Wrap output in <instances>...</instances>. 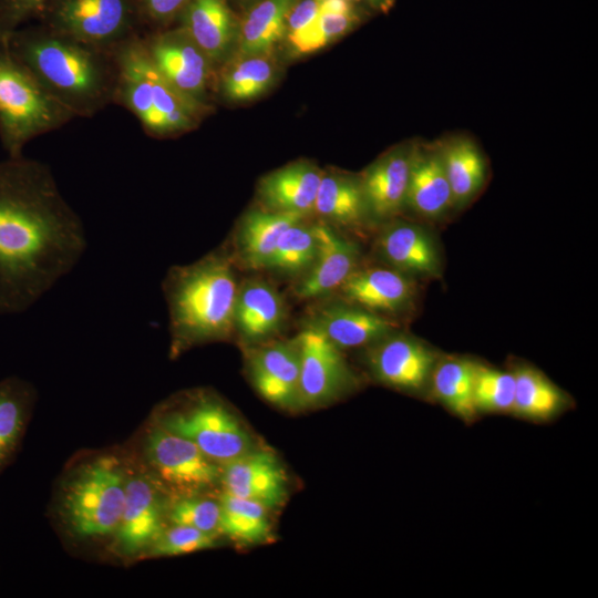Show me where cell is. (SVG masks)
<instances>
[{
	"label": "cell",
	"instance_id": "1",
	"mask_svg": "<svg viewBox=\"0 0 598 598\" xmlns=\"http://www.w3.org/2000/svg\"><path fill=\"white\" fill-rule=\"evenodd\" d=\"M85 249L83 223L50 166L23 155L0 161V315L31 308Z\"/></svg>",
	"mask_w": 598,
	"mask_h": 598
},
{
	"label": "cell",
	"instance_id": "2",
	"mask_svg": "<svg viewBox=\"0 0 598 598\" xmlns=\"http://www.w3.org/2000/svg\"><path fill=\"white\" fill-rule=\"evenodd\" d=\"M7 42L44 90L75 117L90 118L113 104L117 83L115 52L39 22L17 29Z\"/></svg>",
	"mask_w": 598,
	"mask_h": 598
},
{
	"label": "cell",
	"instance_id": "3",
	"mask_svg": "<svg viewBox=\"0 0 598 598\" xmlns=\"http://www.w3.org/2000/svg\"><path fill=\"white\" fill-rule=\"evenodd\" d=\"M238 288L233 262L220 251L172 267L163 281L172 354L228 339L235 332Z\"/></svg>",
	"mask_w": 598,
	"mask_h": 598
},
{
	"label": "cell",
	"instance_id": "4",
	"mask_svg": "<svg viewBox=\"0 0 598 598\" xmlns=\"http://www.w3.org/2000/svg\"><path fill=\"white\" fill-rule=\"evenodd\" d=\"M117 83L113 104L131 112L144 132L168 137L199 123L209 106L176 91L157 71L138 37L115 51Z\"/></svg>",
	"mask_w": 598,
	"mask_h": 598
},
{
	"label": "cell",
	"instance_id": "5",
	"mask_svg": "<svg viewBox=\"0 0 598 598\" xmlns=\"http://www.w3.org/2000/svg\"><path fill=\"white\" fill-rule=\"evenodd\" d=\"M74 118L0 40V142L8 156L23 155L29 142Z\"/></svg>",
	"mask_w": 598,
	"mask_h": 598
},
{
	"label": "cell",
	"instance_id": "6",
	"mask_svg": "<svg viewBox=\"0 0 598 598\" xmlns=\"http://www.w3.org/2000/svg\"><path fill=\"white\" fill-rule=\"evenodd\" d=\"M127 476L118 458L104 455L82 465L66 482L61 514L80 538L114 534L122 515Z\"/></svg>",
	"mask_w": 598,
	"mask_h": 598
},
{
	"label": "cell",
	"instance_id": "7",
	"mask_svg": "<svg viewBox=\"0 0 598 598\" xmlns=\"http://www.w3.org/2000/svg\"><path fill=\"white\" fill-rule=\"evenodd\" d=\"M34 20L110 52L145 34L135 0H48Z\"/></svg>",
	"mask_w": 598,
	"mask_h": 598
},
{
	"label": "cell",
	"instance_id": "8",
	"mask_svg": "<svg viewBox=\"0 0 598 598\" xmlns=\"http://www.w3.org/2000/svg\"><path fill=\"white\" fill-rule=\"evenodd\" d=\"M158 423L193 442L220 465L257 447L239 419L219 400L207 394L197 395L183 409L163 414Z\"/></svg>",
	"mask_w": 598,
	"mask_h": 598
},
{
	"label": "cell",
	"instance_id": "9",
	"mask_svg": "<svg viewBox=\"0 0 598 598\" xmlns=\"http://www.w3.org/2000/svg\"><path fill=\"white\" fill-rule=\"evenodd\" d=\"M144 452L157 478L178 496L202 494L219 483L220 464L159 425L148 433Z\"/></svg>",
	"mask_w": 598,
	"mask_h": 598
},
{
	"label": "cell",
	"instance_id": "10",
	"mask_svg": "<svg viewBox=\"0 0 598 598\" xmlns=\"http://www.w3.org/2000/svg\"><path fill=\"white\" fill-rule=\"evenodd\" d=\"M300 346V400L303 409L320 408L351 393L359 383L342 350L318 329L306 326Z\"/></svg>",
	"mask_w": 598,
	"mask_h": 598
},
{
	"label": "cell",
	"instance_id": "11",
	"mask_svg": "<svg viewBox=\"0 0 598 598\" xmlns=\"http://www.w3.org/2000/svg\"><path fill=\"white\" fill-rule=\"evenodd\" d=\"M143 43L157 71L176 91L208 106L214 64L183 28L146 33Z\"/></svg>",
	"mask_w": 598,
	"mask_h": 598
},
{
	"label": "cell",
	"instance_id": "12",
	"mask_svg": "<svg viewBox=\"0 0 598 598\" xmlns=\"http://www.w3.org/2000/svg\"><path fill=\"white\" fill-rule=\"evenodd\" d=\"M439 354L419 339L396 331L369 346L367 364L380 383L410 394L429 392Z\"/></svg>",
	"mask_w": 598,
	"mask_h": 598
},
{
	"label": "cell",
	"instance_id": "13",
	"mask_svg": "<svg viewBox=\"0 0 598 598\" xmlns=\"http://www.w3.org/2000/svg\"><path fill=\"white\" fill-rule=\"evenodd\" d=\"M247 371L256 391L286 411L302 410L298 338L248 346Z\"/></svg>",
	"mask_w": 598,
	"mask_h": 598
},
{
	"label": "cell",
	"instance_id": "14",
	"mask_svg": "<svg viewBox=\"0 0 598 598\" xmlns=\"http://www.w3.org/2000/svg\"><path fill=\"white\" fill-rule=\"evenodd\" d=\"M224 492L254 501L272 511L289 496V480L278 456L269 450L252 451L220 465Z\"/></svg>",
	"mask_w": 598,
	"mask_h": 598
},
{
	"label": "cell",
	"instance_id": "15",
	"mask_svg": "<svg viewBox=\"0 0 598 598\" xmlns=\"http://www.w3.org/2000/svg\"><path fill=\"white\" fill-rule=\"evenodd\" d=\"M165 515L156 485L143 475L127 477L122 515L114 533L118 551L126 556L146 553L164 530Z\"/></svg>",
	"mask_w": 598,
	"mask_h": 598
},
{
	"label": "cell",
	"instance_id": "16",
	"mask_svg": "<svg viewBox=\"0 0 598 598\" xmlns=\"http://www.w3.org/2000/svg\"><path fill=\"white\" fill-rule=\"evenodd\" d=\"M317 254L311 267L293 287L298 299L323 298L338 290L358 268L360 251L352 240L338 234L328 223H315Z\"/></svg>",
	"mask_w": 598,
	"mask_h": 598
},
{
	"label": "cell",
	"instance_id": "17",
	"mask_svg": "<svg viewBox=\"0 0 598 598\" xmlns=\"http://www.w3.org/2000/svg\"><path fill=\"white\" fill-rule=\"evenodd\" d=\"M307 326L318 329L343 350L370 346L396 331L399 323L388 316L342 299L317 307Z\"/></svg>",
	"mask_w": 598,
	"mask_h": 598
},
{
	"label": "cell",
	"instance_id": "18",
	"mask_svg": "<svg viewBox=\"0 0 598 598\" xmlns=\"http://www.w3.org/2000/svg\"><path fill=\"white\" fill-rule=\"evenodd\" d=\"M414 147L400 145L373 162L360 179L369 214L385 219L406 202Z\"/></svg>",
	"mask_w": 598,
	"mask_h": 598
},
{
	"label": "cell",
	"instance_id": "19",
	"mask_svg": "<svg viewBox=\"0 0 598 598\" xmlns=\"http://www.w3.org/2000/svg\"><path fill=\"white\" fill-rule=\"evenodd\" d=\"M285 301L278 290L264 280H249L238 288L234 331L246 347L269 341L283 327Z\"/></svg>",
	"mask_w": 598,
	"mask_h": 598
},
{
	"label": "cell",
	"instance_id": "20",
	"mask_svg": "<svg viewBox=\"0 0 598 598\" xmlns=\"http://www.w3.org/2000/svg\"><path fill=\"white\" fill-rule=\"evenodd\" d=\"M343 300L384 316L408 307L414 296L410 276L392 268H357L338 289Z\"/></svg>",
	"mask_w": 598,
	"mask_h": 598
},
{
	"label": "cell",
	"instance_id": "21",
	"mask_svg": "<svg viewBox=\"0 0 598 598\" xmlns=\"http://www.w3.org/2000/svg\"><path fill=\"white\" fill-rule=\"evenodd\" d=\"M377 247L390 267L408 276L437 277L441 272L437 247L429 231L420 225H389L379 235Z\"/></svg>",
	"mask_w": 598,
	"mask_h": 598
},
{
	"label": "cell",
	"instance_id": "22",
	"mask_svg": "<svg viewBox=\"0 0 598 598\" xmlns=\"http://www.w3.org/2000/svg\"><path fill=\"white\" fill-rule=\"evenodd\" d=\"M322 175L310 163H292L264 176L258 192L269 210L308 216L313 212Z\"/></svg>",
	"mask_w": 598,
	"mask_h": 598
},
{
	"label": "cell",
	"instance_id": "23",
	"mask_svg": "<svg viewBox=\"0 0 598 598\" xmlns=\"http://www.w3.org/2000/svg\"><path fill=\"white\" fill-rule=\"evenodd\" d=\"M405 206L427 219H437L453 207L440 147H414Z\"/></svg>",
	"mask_w": 598,
	"mask_h": 598
},
{
	"label": "cell",
	"instance_id": "24",
	"mask_svg": "<svg viewBox=\"0 0 598 598\" xmlns=\"http://www.w3.org/2000/svg\"><path fill=\"white\" fill-rule=\"evenodd\" d=\"M178 22L214 65L227 56L235 24L226 0H189Z\"/></svg>",
	"mask_w": 598,
	"mask_h": 598
},
{
	"label": "cell",
	"instance_id": "25",
	"mask_svg": "<svg viewBox=\"0 0 598 598\" xmlns=\"http://www.w3.org/2000/svg\"><path fill=\"white\" fill-rule=\"evenodd\" d=\"M307 216L274 210H251L240 220L236 248L244 266L266 269L281 234L292 224Z\"/></svg>",
	"mask_w": 598,
	"mask_h": 598
},
{
	"label": "cell",
	"instance_id": "26",
	"mask_svg": "<svg viewBox=\"0 0 598 598\" xmlns=\"http://www.w3.org/2000/svg\"><path fill=\"white\" fill-rule=\"evenodd\" d=\"M476 363L463 357H439L429 385L430 395L466 424L478 416L473 403Z\"/></svg>",
	"mask_w": 598,
	"mask_h": 598
},
{
	"label": "cell",
	"instance_id": "27",
	"mask_svg": "<svg viewBox=\"0 0 598 598\" xmlns=\"http://www.w3.org/2000/svg\"><path fill=\"white\" fill-rule=\"evenodd\" d=\"M512 372L515 378L512 414L515 416L535 423H546L569 408L568 395L537 369L517 364Z\"/></svg>",
	"mask_w": 598,
	"mask_h": 598
},
{
	"label": "cell",
	"instance_id": "28",
	"mask_svg": "<svg viewBox=\"0 0 598 598\" xmlns=\"http://www.w3.org/2000/svg\"><path fill=\"white\" fill-rule=\"evenodd\" d=\"M313 212L324 220L340 226H361L369 210L360 179L337 173H323Z\"/></svg>",
	"mask_w": 598,
	"mask_h": 598
},
{
	"label": "cell",
	"instance_id": "29",
	"mask_svg": "<svg viewBox=\"0 0 598 598\" xmlns=\"http://www.w3.org/2000/svg\"><path fill=\"white\" fill-rule=\"evenodd\" d=\"M453 206L463 207L481 190L486 178V163L476 144L457 137L440 147Z\"/></svg>",
	"mask_w": 598,
	"mask_h": 598
},
{
	"label": "cell",
	"instance_id": "30",
	"mask_svg": "<svg viewBox=\"0 0 598 598\" xmlns=\"http://www.w3.org/2000/svg\"><path fill=\"white\" fill-rule=\"evenodd\" d=\"M219 535L240 546L272 540V524L267 507L223 491L219 497Z\"/></svg>",
	"mask_w": 598,
	"mask_h": 598
},
{
	"label": "cell",
	"instance_id": "31",
	"mask_svg": "<svg viewBox=\"0 0 598 598\" xmlns=\"http://www.w3.org/2000/svg\"><path fill=\"white\" fill-rule=\"evenodd\" d=\"M297 0H262L245 17L239 31L244 56L265 55L286 34L287 16Z\"/></svg>",
	"mask_w": 598,
	"mask_h": 598
},
{
	"label": "cell",
	"instance_id": "32",
	"mask_svg": "<svg viewBox=\"0 0 598 598\" xmlns=\"http://www.w3.org/2000/svg\"><path fill=\"white\" fill-rule=\"evenodd\" d=\"M300 219L280 236L266 269L279 275L300 278L311 267L317 254L315 223Z\"/></svg>",
	"mask_w": 598,
	"mask_h": 598
},
{
	"label": "cell",
	"instance_id": "33",
	"mask_svg": "<svg viewBox=\"0 0 598 598\" xmlns=\"http://www.w3.org/2000/svg\"><path fill=\"white\" fill-rule=\"evenodd\" d=\"M31 398V390L22 381L0 382V472L20 442Z\"/></svg>",
	"mask_w": 598,
	"mask_h": 598
},
{
	"label": "cell",
	"instance_id": "34",
	"mask_svg": "<svg viewBox=\"0 0 598 598\" xmlns=\"http://www.w3.org/2000/svg\"><path fill=\"white\" fill-rule=\"evenodd\" d=\"M515 378L512 371L476 363L473 382V403L477 415L512 414Z\"/></svg>",
	"mask_w": 598,
	"mask_h": 598
},
{
	"label": "cell",
	"instance_id": "35",
	"mask_svg": "<svg viewBox=\"0 0 598 598\" xmlns=\"http://www.w3.org/2000/svg\"><path fill=\"white\" fill-rule=\"evenodd\" d=\"M276 76L274 64L264 55L246 56L221 78L223 94L230 101H249L265 93Z\"/></svg>",
	"mask_w": 598,
	"mask_h": 598
},
{
	"label": "cell",
	"instance_id": "36",
	"mask_svg": "<svg viewBox=\"0 0 598 598\" xmlns=\"http://www.w3.org/2000/svg\"><path fill=\"white\" fill-rule=\"evenodd\" d=\"M358 21L355 13L334 14L320 10L317 20L305 30L288 35L291 48L300 54L322 49L344 35Z\"/></svg>",
	"mask_w": 598,
	"mask_h": 598
},
{
	"label": "cell",
	"instance_id": "37",
	"mask_svg": "<svg viewBox=\"0 0 598 598\" xmlns=\"http://www.w3.org/2000/svg\"><path fill=\"white\" fill-rule=\"evenodd\" d=\"M166 516L174 525L190 526L219 535V501L205 498L199 494L177 496L166 509Z\"/></svg>",
	"mask_w": 598,
	"mask_h": 598
},
{
	"label": "cell",
	"instance_id": "38",
	"mask_svg": "<svg viewBox=\"0 0 598 598\" xmlns=\"http://www.w3.org/2000/svg\"><path fill=\"white\" fill-rule=\"evenodd\" d=\"M217 534L206 533L185 525H172L164 528L159 537L147 550L152 557H168L214 548Z\"/></svg>",
	"mask_w": 598,
	"mask_h": 598
},
{
	"label": "cell",
	"instance_id": "39",
	"mask_svg": "<svg viewBox=\"0 0 598 598\" xmlns=\"http://www.w3.org/2000/svg\"><path fill=\"white\" fill-rule=\"evenodd\" d=\"M146 33L168 29L189 0H135Z\"/></svg>",
	"mask_w": 598,
	"mask_h": 598
},
{
	"label": "cell",
	"instance_id": "40",
	"mask_svg": "<svg viewBox=\"0 0 598 598\" xmlns=\"http://www.w3.org/2000/svg\"><path fill=\"white\" fill-rule=\"evenodd\" d=\"M48 0H0V40L34 20Z\"/></svg>",
	"mask_w": 598,
	"mask_h": 598
},
{
	"label": "cell",
	"instance_id": "41",
	"mask_svg": "<svg viewBox=\"0 0 598 598\" xmlns=\"http://www.w3.org/2000/svg\"><path fill=\"white\" fill-rule=\"evenodd\" d=\"M319 13V0H297L287 16V37L305 30L317 20Z\"/></svg>",
	"mask_w": 598,
	"mask_h": 598
},
{
	"label": "cell",
	"instance_id": "42",
	"mask_svg": "<svg viewBox=\"0 0 598 598\" xmlns=\"http://www.w3.org/2000/svg\"><path fill=\"white\" fill-rule=\"evenodd\" d=\"M365 1H368L372 7L381 11H388L393 3V0H365Z\"/></svg>",
	"mask_w": 598,
	"mask_h": 598
},
{
	"label": "cell",
	"instance_id": "43",
	"mask_svg": "<svg viewBox=\"0 0 598 598\" xmlns=\"http://www.w3.org/2000/svg\"><path fill=\"white\" fill-rule=\"evenodd\" d=\"M348 1L354 3V2L360 1V0H348Z\"/></svg>",
	"mask_w": 598,
	"mask_h": 598
}]
</instances>
